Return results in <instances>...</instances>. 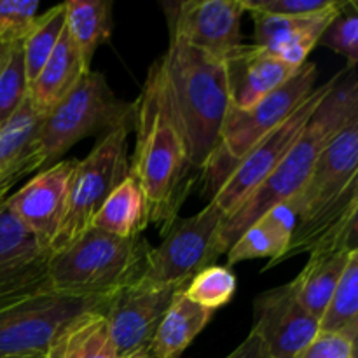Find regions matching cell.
<instances>
[{
    "label": "cell",
    "mask_w": 358,
    "mask_h": 358,
    "mask_svg": "<svg viewBox=\"0 0 358 358\" xmlns=\"http://www.w3.org/2000/svg\"><path fill=\"white\" fill-rule=\"evenodd\" d=\"M168 112L187 149L194 171H203L219 147L231 108L226 65L170 35L166 52L156 59Z\"/></svg>",
    "instance_id": "obj_1"
},
{
    "label": "cell",
    "mask_w": 358,
    "mask_h": 358,
    "mask_svg": "<svg viewBox=\"0 0 358 358\" xmlns=\"http://www.w3.org/2000/svg\"><path fill=\"white\" fill-rule=\"evenodd\" d=\"M135 154L129 177L140 185L149 226H166L178 215L196 180L187 149L168 112L156 62L147 70L136 98Z\"/></svg>",
    "instance_id": "obj_2"
},
{
    "label": "cell",
    "mask_w": 358,
    "mask_h": 358,
    "mask_svg": "<svg viewBox=\"0 0 358 358\" xmlns=\"http://www.w3.org/2000/svg\"><path fill=\"white\" fill-rule=\"evenodd\" d=\"M358 121V84L355 69L338 72L334 86L308 121L292 149L276 170L252 192L247 201L227 217L219 234L220 254H227L238 238L269 210L285 205L303 189L322 150L350 122Z\"/></svg>",
    "instance_id": "obj_3"
},
{
    "label": "cell",
    "mask_w": 358,
    "mask_h": 358,
    "mask_svg": "<svg viewBox=\"0 0 358 358\" xmlns=\"http://www.w3.org/2000/svg\"><path fill=\"white\" fill-rule=\"evenodd\" d=\"M149 250L142 234L119 238L90 227L73 243L49 255L48 290L80 299H108L142 280Z\"/></svg>",
    "instance_id": "obj_4"
},
{
    "label": "cell",
    "mask_w": 358,
    "mask_h": 358,
    "mask_svg": "<svg viewBox=\"0 0 358 358\" xmlns=\"http://www.w3.org/2000/svg\"><path fill=\"white\" fill-rule=\"evenodd\" d=\"M136 100L124 101L114 94L101 72H90L44 115L38 133L42 168L58 163L80 140L107 135L117 128H135Z\"/></svg>",
    "instance_id": "obj_5"
},
{
    "label": "cell",
    "mask_w": 358,
    "mask_h": 358,
    "mask_svg": "<svg viewBox=\"0 0 358 358\" xmlns=\"http://www.w3.org/2000/svg\"><path fill=\"white\" fill-rule=\"evenodd\" d=\"M318 77V66L306 62L296 76L290 77L282 87L262 98L254 107H231L220 131L219 147L206 164L203 173V185L210 199L217 189L226 182L238 163L264 138L278 128L287 117L294 114L297 107L313 93Z\"/></svg>",
    "instance_id": "obj_6"
},
{
    "label": "cell",
    "mask_w": 358,
    "mask_h": 358,
    "mask_svg": "<svg viewBox=\"0 0 358 358\" xmlns=\"http://www.w3.org/2000/svg\"><path fill=\"white\" fill-rule=\"evenodd\" d=\"M131 131L133 128H117L100 136L91 152L84 159H77L51 254L73 243L90 229L112 191L129 175L128 138Z\"/></svg>",
    "instance_id": "obj_7"
},
{
    "label": "cell",
    "mask_w": 358,
    "mask_h": 358,
    "mask_svg": "<svg viewBox=\"0 0 358 358\" xmlns=\"http://www.w3.org/2000/svg\"><path fill=\"white\" fill-rule=\"evenodd\" d=\"M226 215L208 205L191 217L177 215L161 227V243L150 247L140 282L150 287H185L220 257L219 234Z\"/></svg>",
    "instance_id": "obj_8"
},
{
    "label": "cell",
    "mask_w": 358,
    "mask_h": 358,
    "mask_svg": "<svg viewBox=\"0 0 358 358\" xmlns=\"http://www.w3.org/2000/svg\"><path fill=\"white\" fill-rule=\"evenodd\" d=\"M107 299L38 292L0 311V358L45 355L63 327L87 311H103Z\"/></svg>",
    "instance_id": "obj_9"
},
{
    "label": "cell",
    "mask_w": 358,
    "mask_h": 358,
    "mask_svg": "<svg viewBox=\"0 0 358 358\" xmlns=\"http://www.w3.org/2000/svg\"><path fill=\"white\" fill-rule=\"evenodd\" d=\"M336 79H338V73L329 83L315 87L313 93L294 110V114L290 117H287L278 128H275L269 135H266L234 166L229 177L226 178V182L217 189V192L210 199L226 215V219L229 215H233L247 201L248 196L282 163L283 157L287 156V152L292 149V145L297 142L301 133L304 131L308 121L315 114L318 105L322 103V100L332 90Z\"/></svg>",
    "instance_id": "obj_10"
},
{
    "label": "cell",
    "mask_w": 358,
    "mask_h": 358,
    "mask_svg": "<svg viewBox=\"0 0 358 358\" xmlns=\"http://www.w3.org/2000/svg\"><path fill=\"white\" fill-rule=\"evenodd\" d=\"M185 287H150L138 282L108 297L103 317L119 358L149 348L175 294Z\"/></svg>",
    "instance_id": "obj_11"
},
{
    "label": "cell",
    "mask_w": 358,
    "mask_h": 358,
    "mask_svg": "<svg viewBox=\"0 0 358 358\" xmlns=\"http://www.w3.org/2000/svg\"><path fill=\"white\" fill-rule=\"evenodd\" d=\"M245 13L241 0H187L173 3V13H168L170 35L224 62L243 44L241 17Z\"/></svg>",
    "instance_id": "obj_12"
},
{
    "label": "cell",
    "mask_w": 358,
    "mask_h": 358,
    "mask_svg": "<svg viewBox=\"0 0 358 358\" xmlns=\"http://www.w3.org/2000/svg\"><path fill=\"white\" fill-rule=\"evenodd\" d=\"M76 164L77 159L58 161L38 171L37 177L6 199L9 212L45 252L51 250V243L62 224Z\"/></svg>",
    "instance_id": "obj_13"
},
{
    "label": "cell",
    "mask_w": 358,
    "mask_h": 358,
    "mask_svg": "<svg viewBox=\"0 0 358 358\" xmlns=\"http://www.w3.org/2000/svg\"><path fill=\"white\" fill-rule=\"evenodd\" d=\"M49 252L0 205V311L48 290Z\"/></svg>",
    "instance_id": "obj_14"
},
{
    "label": "cell",
    "mask_w": 358,
    "mask_h": 358,
    "mask_svg": "<svg viewBox=\"0 0 358 358\" xmlns=\"http://www.w3.org/2000/svg\"><path fill=\"white\" fill-rule=\"evenodd\" d=\"M250 332L264 343L269 358H296L320 327L299 303L292 285L285 283L255 297Z\"/></svg>",
    "instance_id": "obj_15"
},
{
    "label": "cell",
    "mask_w": 358,
    "mask_h": 358,
    "mask_svg": "<svg viewBox=\"0 0 358 358\" xmlns=\"http://www.w3.org/2000/svg\"><path fill=\"white\" fill-rule=\"evenodd\" d=\"M353 182H358V121L350 122L331 140L318 156L306 184L285 205L297 220L327 206Z\"/></svg>",
    "instance_id": "obj_16"
},
{
    "label": "cell",
    "mask_w": 358,
    "mask_h": 358,
    "mask_svg": "<svg viewBox=\"0 0 358 358\" xmlns=\"http://www.w3.org/2000/svg\"><path fill=\"white\" fill-rule=\"evenodd\" d=\"M357 213L358 182H353L327 206L296 220L285 252L273 262H268L264 271L301 254H311L315 250L334 247V245H350V247L358 248Z\"/></svg>",
    "instance_id": "obj_17"
},
{
    "label": "cell",
    "mask_w": 358,
    "mask_h": 358,
    "mask_svg": "<svg viewBox=\"0 0 358 358\" xmlns=\"http://www.w3.org/2000/svg\"><path fill=\"white\" fill-rule=\"evenodd\" d=\"M229 86L231 107L245 108L282 87L297 70L255 44H241L224 59Z\"/></svg>",
    "instance_id": "obj_18"
},
{
    "label": "cell",
    "mask_w": 358,
    "mask_h": 358,
    "mask_svg": "<svg viewBox=\"0 0 358 358\" xmlns=\"http://www.w3.org/2000/svg\"><path fill=\"white\" fill-rule=\"evenodd\" d=\"M339 9L308 17H283L262 13H248L254 20V44L268 49L271 55L285 62L287 65L299 69L308 62V56L317 48L322 34Z\"/></svg>",
    "instance_id": "obj_19"
},
{
    "label": "cell",
    "mask_w": 358,
    "mask_h": 358,
    "mask_svg": "<svg viewBox=\"0 0 358 358\" xmlns=\"http://www.w3.org/2000/svg\"><path fill=\"white\" fill-rule=\"evenodd\" d=\"M44 115L23 101L16 114L0 128V187L16 185L21 178L42 168L38 133Z\"/></svg>",
    "instance_id": "obj_20"
},
{
    "label": "cell",
    "mask_w": 358,
    "mask_h": 358,
    "mask_svg": "<svg viewBox=\"0 0 358 358\" xmlns=\"http://www.w3.org/2000/svg\"><path fill=\"white\" fill-rule=\"evenodd\" d=\"M66 30H63L55 51L42 66L37 79L28 87V100L31 107L42 115L49 114L77 84L90 72Z\"/></svg>",
    "instance_id": "obj_21"
},
{
    "label": "cell",
    "mask_w": 358,
    "mask_h": 358,
    "mask_svg": "<svg viewBox=\"0 0 358 358\" xmlns=\"http://www.w3.org/2000/svg\"><path fill=\"white\" fill-rule=\"evenodd\" d=\"M355 250L358 248L350 245H334L311 252L303 271L290 282L304 310L318 322L348 264L350 255Z\"/></svg>",
    "instance_id": "obj_22"
},
{
    "label": "cell",
    "mask_w": 358,
    "mask_h": 358,
    "mask_svg": "<svg viewBox=\"0 0 358 358\" xmlns=\"http://www.w3.org/2000/svg\"><path fill=\"white\" fill-rule=\"evenodd\" d=\"M294 226L296 215L287 205L269 210L227 250V266L252 259H269V262H273L285 252Z\"/></svg>",
    "instance_id": "obj_23"
},
{
    "label": "cell",
    "mask_w": 358,
    "mask_h": 358,
    "mask_svg": "<svg viewBox=\"0 0 358 358\" xmlns=\"http://www.w3.org/2000/svg\"><path fill=\"white\" fill-rule=\"evenodd\" d=\"M212 317V310L189 301L184 296V289L178 290L150 341V355L152 358H180Z\"/></svg>",
    "instance_id": "obj_24"
},
{
    "label": "cell",
    "mask_w": 358,
    "mask_h": 358,
    "mask_svg": "<svg viewBox=\"0 0 358 358\" xmlns=\"http://www.w3.org/2000/svg\"><path fill=\"white\" fill-rule=\"evenodd\" d=\"M45 358H119L103 311L73 318L49 345Z\"/></svg>",
    "instance_id": "obj_25"
},
{
    "label": "cell",
    "mask_w": 358,
    "mask_h": 358,
    "mask_svg": "<svg viewBox=\"0 0 358 358\" xmlns=\"http://www.w3.org/2000/svg\"><path fill=\"white\" fill-rule=\"evenodd\" d=\"M65 6V30L70 41L91 69V62L101 44L112 34V2L105 0H70Z\"/></svg>",
    "instance_id": "obj_26"
},
{
    "label": "cell",
    "mask_w": 358,
    "mask_h": 358,
    "mask_svg": "<svg viewBox=\"0 0 358 358\" xmlns=\"http://www.w3.org/2000/svg\"><path fill=\"white\" fill-rule=\"evenodd\" d=\"M147 226L149 222L143 192L129 175L112 191L91 222L94 229L119 238L140 236Z\"/></svg>",
    "instance_id": "obj_27"
},
{
    "label": "cell",
    "mask_w": 358,
    "mask_h": 358,
    "mask_svg": "<svg viewBox=\"0 0 358 358\" xmlns=\"http://www.w3.org/2000/svg\"><path fill=\"white\" fill-rule=\"evenodd\" d=\"M318 327L322 332H334L357 343L358 336V250L348 259L345 271L332 292Z\"/></svg>",
    "instance_id": "obj_28"
},
{
    "label": "cell",
    "mask_w": 358,
    "mask_h": 358,
    "mask_svg": "<svg viewBox=\"0 0 358 358\" xmlns=\"http://www.w3.org/2000/svg\"><path fill=\"white\" fill-rule=\"evenodd\" d=\"M63 30H65V6L63 3L45 10L44 14H38L37 23L23 41V62L28 87L37 79L42 66L55 51Z\"/></svg>",
    "instance_id": "obj_29"
},
{
    "label": "cell",
    "mask_w": 358,
    "mask_h": 358,
    "mask_svg": "<svg viewBox=\"0 0 358 358\" xmlns=\"http://www.w3.org/2000/svg\"><path fill=\"white\" fill-rule=\"evenodd\" d=\"M236 292V276L229 268L210 266L194 276L184 289V296L192 303L206 308L219 310L233 299Z\"/></svg>",
    "instance_id": "obj_30"
},
{
    "label": "cell",
    "mask_w": 358,
    "mask_h": 358,
    "mask_svg": "<svg viewBox=\"0 0 358 358\" xmlns=\"http://www.w3.org/2000/svg\"><path fill=\"white\" fill-rule=\"evenodd\" d=\"M28 96L23 42L10 45L9 58L0 70V128L13 117Z\"/></svg>",
    "instance_id": "obj_31"
},
{
    "label": "cell",
    "mask_w": 358,
    "mask_h": 358,
    "mask_svg": "<svg viewBox=\"0 0 358 358\" xmlns=\"http://www.w3.org/2000/svg\"><path fill=\"white\" fill-rule=\"evenodd\" d=\"M318 45L345 56L346 69H355L358 62V7L345 2L322 34Z\"/></svg>",
    "instance_id": "obj_32"
},
{
    "label": "cell",
    "mask_w": 358,
    "mask_h": 358,
    "mask_svg": "<svg viewBox=\"0 0 358 358\" xmlns=\"http://www.w3.org/2000/svg\"><path fill=\"white\" fill-rule=\"evenodd\" d=\"M38 0H0V44H17L37 23Z\"/></svg>",
    "instance_id": "obj_33"
},
{
    "label": "cell",
    "mask_w": 358,
    "mask_h": 358,
    "mask_svg": "<svg viewBox=\"0 0 358 358\" xmlns=\"http://www.w3.org/2000/svg\"><path fill=\"white\" fill-rule=\"evenodd\" d=\"M247 13H262L269 16L308 17L336 10L343 6L338 0H241Z\"/></svg>",
    "instance_id": "obj_34"
},
{
    "label": "cell",
    "mask_w": 358,
    "mask_h": 358,
    "mask_svg": "<svg viewBox=\"0 0 358 358\" xmlns=\"http://www.w3.org/2000/svg\"><path fill=\"white\" fill-rule=\"evenodd\" d=\"M296 358H357V343L334 332H318Z\"/></svg>",
    "instance_id": "obj_35"
},
{
    "label": "cell",
    "mask_w": 358,
    "mask_h": 358,
    "mask_svg": "<svg viewBox=\"0 0 358 358\" xmlns=\"http://www.w3.org/2000/svg\"><path fill=\"white\" fill-rule=\"evenodd\" d=\"M226 358H269V353L266 350L264 343L259 339V336L250 332L247 336V339L236 350H233V353H229Z\"/></svg>",
    "instance_id": "obj_36"
},
{
    "label": "cell",
    "mask_w": 358,
    "mask_h": 358,
    "mask_svg": "<svg viewBox=\"0 0 358 358\" xmlns=\"http://www.w3.org/2000/svg\"><path fill=\"white\" fill-rule=\"evenodd\" d=\"M9 52H10L9 44H0V70H2L3 65H6L7 58H9Z\"/></svg>",
    "instance_id": "obj_37"
},
{
    "label": "cell",
    "mask_w": 358,
    "mask_h": 358,
    "mask_svg": "<svg viewBox=\"0 0 358 358\" xmlns=\"http://www.w3.org/2000/svg\"><path fill=\"white\" fill-rule=\"evenodd\" d=\"M121 358H152V355H150L149 348H143V350H138V352L131 353V355H126Z\"/></svg>",
    "instance_id": "obj_38"
},
{
    "label": "cell",
    "mask_w": 358,
    "mask_h": 358,
    "mask_svg": "<svg viewBox=\"0 0 358 358\" xmlns=\"http://www.w3.org/2000/svg\"><path fill=\"white\" fill-rule=\"evenodd\" d=\"M14 185H3V187H0V205H2L3 201L7 199V196H9L10 189H13Z\"/></svg>",
    "instance_id": "obj_39"
},
{
    "label": "cell",
    "mask_w": 358,
    "mask_h": 358,
    "mask_svg": "<svg viewBox=\"0 0 358 358\" xmlns=\"http://www.w3.org/2000/svg\"><path fill=\"white\" fill-rule=\"evenodd\" d=\"M30 358H45V355H37V357H30Z\"/></svg>",
    "instance_id": "obj_40"
}]
</instances>
